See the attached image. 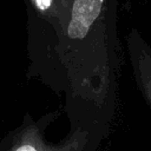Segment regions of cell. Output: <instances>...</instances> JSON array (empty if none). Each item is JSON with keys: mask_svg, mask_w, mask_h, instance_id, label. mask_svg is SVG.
Instances as JSON below:
<instances>
[{"mask_svg": "<svg viewBox=\"0 0 151 151\" xmlns=\"http://www.w3.org/2000/svg\"><path fill=\"white\" fill-rule=\"evenodd\" d=\"M117 0H71L70 19L55 50L71 99L88 104L99 118L109 117L114 99ZM70 99V100H71Z\"/></svg>", "mask_w": 151, "mask_h": 151, "instance_id": "6da1fadb", "label": "cell"}, {"mask_svg": "<svg viewBox=\"0 0 151 151\" xmlns=\"http://www.w3.org/2000/svg\"><path fill=\"white\" fill-rule=\"evenodd\" d=\"M40 123L28 119L0 142V151H92L98 142L99 133L90 129H74L59 144H48Z\"/></svg>", "mask_w": 151, "mask_h": 151, "instance_id": "7a4b0ae2", "label": "cell"}, {"mask_svg": "<svg viewBox=\"0 0 151 151\" xmlns=\"http://www.w3.org/2000/svg\"><path fill=\"white\" fill-rule=\"evenodd\" d=\"M126 44L136 84L151 111V47L137 29H131Z\"/></svg>", "mask_w": 151, "mask_h": 151, "instance_id": "3957f363", "label": "cell"}]
</instances>
